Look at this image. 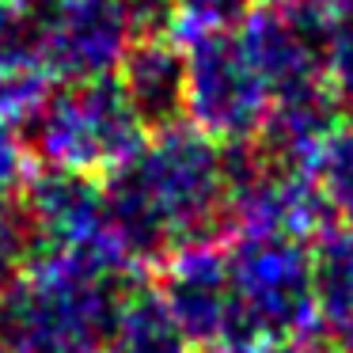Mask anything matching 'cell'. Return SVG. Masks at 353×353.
Returning a JSON list of instances; mask_svg holds the SVG:
<instances>
[{"label": "cell", "mask_w": 353, "mask_h": 353, "mask_svg": "<svg viewBox=\"0 0 353 353\" xmlns=\"http://www.w3.org/2000/svg\"><path fill=\"white\" fill-rule=\"evenodd\" d=\"M107 228L130 266L160 262L224 228V148L198 125L156 130L103 179Z\"/></svg>", "instance_id": "6da1fadb"}, {"label": "cell", "mask_w": 353, "mask_h": 353, "mask_svg": "<svg viewBox=\"0 0 353 353\" xmlns=\"http://www.w3.org/2000/svg\"><path fill=\"white\" fill-rule=\"evenodd\" d=\"M130 262L88 251H31L27 274L0 292V345L12 353L107 350L130 296Z\"/></svg>", "instance_id": "7a4b0ae2"}, {"label": "cell", "mask_w": 353, "mask_h": 353, "mask_svg": "<svg viewBox=\"0 0 353 353\" xmlns=\"http://www.w3.org/2000/svg\"><path fill=\"white\" fill-rule=\"evenodd\" d=\"M232 274V350L243 353L259 342L300 345L315 327V274L312 247L296 236H232L224 247Z\"/></svg>", "instance_id": "3957f363"}, {"label": "cell", "mask_w": 353, "mask_h": 353, "mask_svg": "<svg viewBox=\"0 0 353 353\" xmlns=\"http://www.w3.org/2000/svg\"><path fill=\"white\" fill-rule=\"evenodd\" d=\"M23 130L46 168L84 171V175L114 171L145 145L148 133L133 103L125 99L118 77L69 80L65 88H54Z\"/></svg>", "instance_id": "277c9868"}, {"label": "cell", "mask_w": 353, "mask_h": 353, "mask_svg": "<svg viewBox=\"0 0 353 353\" xmlns=\"http://www.w3.org/2000/svg\"><path fill=\"white\" fill-rule=\"evenodd\" d=\"M186 118L221 145L254 141L270 110V88L239 31L183 34Z\"/></svg>", "instance_id": "5b68a950"}, {"label": "cell", "mask_w": 353, "mask_h": 353, "mask_svg": "<svg viewBox=\"0 0 353 353\" xmlns=\"http://www.w3.org/2000/svg\"><path fill=\"white\" fill-rule=\"evenodd\" d=\"M31 19L46 69L65 80L114 77L137 42L130 0H42Z\"/></svg>", "instance_id": "8992f818"}, {"label": "cell", "mask_w": 353, "mask_h": 353, "mask_svg": "<svg viewBox=\"0 0 353 353\" xmlns=\"http://www.w3.org/2000/svg\"><path fill=\"white\" fill-rule=\"evenodd\" d=\"M330 8L323 0H262L236 27L270 99L323 80V39Z\"/></svg>", "instance_id": "52a82bcc"}, {"label": "cell", "mask_w": 353, "mask_h": 353, "mask_svg": "<svg viewBox=\"0 0 353 353\" xmlns=\"http://www.w3.org/2000/svg\"><path fill=\"white\" fill-rule=\"evenodd\" d=\"M23 209L34 228V251L118 254L107 228V201H103L99 175L65 168L34 171L23 183Z\"/></svg>", "instance_id": "ba28073f"}, {"label": "cell", "mask_w": 353, "mask_h": 353, "mask_svg": "<svg viewBox=\"0 0 353 353\" xmlns=\"http://www.w3.org/2000/svg\"><path fill=\"white\" fill-rule=\"evenodd\" d=\"M175 315L179 330L190 345H228L236 300H232L228 254L213 239H198L168 254L160 289H156ZM232 350V345H228Z\"/></svg>", "instance_id": "9c48e42d"}, {"label": "cell", "mask_w": 353, "mask_h": 353, "mask_svg": "<svg viewBox=\"0 0 353 353\" xmlns=\"http://www.w3.org/2000/svg\"><path fill=\"white\" fill-rule=\"evenodd\" d=\"M118 84L148 133L171 130L186 118V61L171 34L133 42L118 65Z\"/></svg>", "instance_id": "30bf717a"}, {"label": "cell", "mask_w": 353, "mask_h": 353, "mask_svg": "<svg viewBox=\"0 0 353 353\" xmlns=\"http://www.w3.org/2000/svg\"><path fill=\"white\" fill-rule=\"evenodd\" d=\"M338 114H342V103L327 88V80L281 92L270 99L266 122L259 130V141H262L259 148L277 163L307 168L319 141L338 125Z\"/></svg>", "instance_id": "8fae6325"}, {"label": "cell", "mask_w": 353, "mask_h": 353, "mask_svg": "<svg viewBox=\"0 0 353 353\" xmlns=\"http://www.w3.org/2000/svg\"><path fill=\"white\" fill-rule=\"evenodd\" d=\"M107 353H190V338L179 330L160 292L133 285L118 312Z\"/></svg>", "instance_id": "7c38bea8"}, {"label": "cell", "mask_w": 353, "mask_h": 353, "mask_svg": "<svg viewBox=\"0 0 353 353\" xmlns=\"http://www.w3.org/2000/svg\"><path fill=\"white\" fill-rule=\"evenodd\" d=\"M312 274L319 327L330 334L353 319V228H323L312 239Z\"/></svg>", "instance_id": "4fadbf2b"}, {"label": "cell", "mask_w": 353, "mask_h": 353, "mask_svg": "<svg viewBox=\"0 0 353 353\" xmlns=\"http://www.w3.org/2000/svg\"><path fill=\"white\" fill-rule=\"evenodd\" d=\"M307 171H312L315 186L323 190L327 205L350 221L353 216V122H338L319 141Z\"/></svg>", "instance_id": "5bb4252c"}, {"label": "cell", "mask_w": 353, "mask_h": 353, "mask_svg": "<svg viewBox=\"0 0 353 353\" xmlns=\"http://www.w3.org/2000/svg\"><path fill=\"white\" fill-rule=\"evenodd\" d=\"M323 80L342 107H353V0L330 4L323 39Z\"/></svg>", "instance_id": "9a60e30c"}, {"label": "cell", "mask_w": 353, "mask_h": 353, "mask_svg": "<svg viewBox=\"0 0 353 353\" xmlns=\"http://www.w3.org/2000/svg\"><path fill=\"white\" fill-rule=\"evenodd\" d=\"M175 4V31L198 34V31H236L247 19V12L259 0H171Z\"/></svg>", "instance_id": "2e32d148"}, {"label": "cell", "mask_w": 353, "mask_h": 353, "mask_svg": "<svg viewBox=\"0 0 353 353\" xmlns=\"http://www.w3.org/2000/svg\"><path fill=\"white\" fill-rule=\"evenodd\" d=\"M330 342L338 345V350H345V353H353V319H345L338 330H330Z\"/></svg>", "instance_id": "e0dca14e"}, {"label": "cell", "mask_w": 353, "mask_h": 353, "mask_svg": "<svg viewBox=\"0 0 353 353\" xmlns=\"http://www.w3.org/2000/svg\"><path fill=\"white\" fill-rule=\"evenodd\" d=\"M12 4H16V8H27V12H31V8H39L42 0H12Z\"/></svg>", "instance_id": "ac0fdd59"}, {"label": "cell", "mask_w": 353, "mask_h": 353, "mask_svg": "<svg viewBox=\"0 0 353 353\" xmlns=\"http://www.w3.org/2000/svg\"><path fill=\"white\" fill-rule=\"evenodd\" d=\"M201 353H236V350H228V345H201Z\"/></svg>", "instance_id": "d6986e66"}, {"label": "cell", "mask_w": 353, "mask_h": 353, "mask_svg": "<svg viewBox=\"0 0 353 353\" xmlns=\"http://www.w3.org/2000/svg\"><path fill=\"white\" fill-rule=\"evenodd\" d=\"M323 4H327V8H330V4H342V0H323Z\"/></svg>", "instance_id": "ffe728a7"}, {"label": "cell", "mask_w": 353, "mask_h": 353, "mask_svg": "<svg viewBox=\"0 0 353 353\" xmlns=\"http://www.w3.org/2000/svg\"><path fill=\"white\" fill-rule=\"evenodd\" d=\"M323 353H345V350H338V345H334V350H323Z\"/></svg>", "instance_id": "44dd1931"}, {"label": "cell", "mask_w": 353, "mask_h": 353, "mask_svg": "<svg viewBox=\"0 0 353 353\" xmlns=\"http://www.w3.org/2000/svg\"><path fill=\"white\" fill-rule=\"evenodd\" d=\"M0 353H12V350H4V345H0Z\"/></svg>", "instance_id": "7402d4cb"}, {"label": "cell", "mask_w": 353, "mask_h": 353, "mask_svg": "<svg viewBox=\"0 0 353 353\" xmlns=\"http://www.w3.org/2000/svg\"><path fill=\"white\" fill-rule=\"evenodd\" d=\"M350 228H353V216H350Z\"/></svg>", "instance_id": "603a6c76"}, {"label": "cell", "mask_w": 353, "mask_h": 353, "mask_svg": "<svg viewBox=\"0 0 353 353\" xmlns=\"http://www.w3.org/2000/svg\"><path fill=\"white\" fill-rule=\"evenodd\" d=\"M0 285H4V277H0Z\"/></svg>", "instance_id": "cb8c5ba5"}]
</instances>
